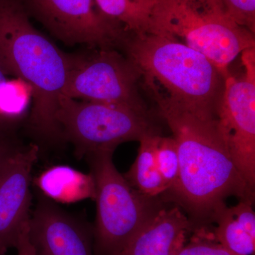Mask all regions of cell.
I'll list each match as a JSON object with an SVG mask.
<instances>
[{"mask_svg":"<svg viewBox=\"0 0 255 255\" xmlns=\"http://www.w3.org/2000/svg\"><path fill=\"white\" fill-rule=\"evenodd\" d=\"M31 87L21 80H10L0 68V139L13 140L16 130L28 118Z\"/></svg>","mask_w":255,"mask_h":255,"instance_id":"15","label":"cell"},{"mask_svg":"<svg viewBox=\"0 0 255 255\" xmlns=\"http://www.w3.org/2000/svg\"><path fill=\"white\" fill-rule=\"evenodd\" d=\"M33 16L67 46L120 48L128 32L101 12L95 0H20Z\"/></svg>","mask_w":255,"mask_h":255,"instance_id":"9","label":"cell"},{"mask_svg":"<svg viewBox=\"0 0 255 255\" xmlns=\"http://www.w3.org/2000/svg\"><path fill=\"white\" fill-rule=\"evenodd\" d=\"M159 135L150 134L139 141L140 147L135 162L128 172L124 174L134 189L151 198L168 191L156 160V144Z\"/></svg>","mask_w":255,"mask_h":255,"instance_id":"16","label":"cell"},{"mask_svg":"<svg viewBox=\"0 0 255 255\" xmlns=\"http://www.w3.org/2000/svg\"><path fill=\"white\" fill-rule=\"evenodd\" d=\"M0 255H1V254H0Z\"/></svg>","mask_w":255,"mask_h":255,"instance_id":"23","label":"cell"},{"mask_svg":"<svg viewBox=\"0 0 255 255\" xmlns=\"http://www.w3.org/2000/svg\"><path fill=\"white\" fill-rule=\"evenodd\" d=\"M252 204L241 201L233 207L224 205L211 219L217 223L214 239L233 255L255 254V214Z\"/></svg>","mask_w":255,"mask_h":255,"instance_id":"13","label":"cell"},{"mask_svg":"<svg viewBox=\"0 0 255 255\" xmlns=\"http://www.w3.org/2000/svg\"><path fill=\"white\" fill-rule=\"evenodd\" d=\"M39 146H20L0 167V254L15 248L31 216V172Z\"/></svg>","mask_w":255,"mask_h":255,"instance_id":"10","label":"cell"},{"mask_svg":"<svg viewBox=\"0 0 255 255\" xmlns=\"http://www.w3.org/2000/svg\"><path fill=\"white\" fill-rule=\"evenodd\" d=\"M92 49L71 54V67L62 95L150 113L139 90L141 78L135 64L115 48Z\"/></svg>","mask_w":255,"mask_h":255,"instance_id":"7","label":"cell"},{"mask_svg":"<svg viewBox=\"0 0 255 255\" xmlns=\"http://www.w3.org/2000/svg\"><path fill=\"white\" fill-rule=\"evenodd\" d=\"M244 73L225 78L216 112L218 130L242 177L255 184V47L241 53Z\"/></svg>","mask_w":255,"mask_h":255,"instance_id":"8","label":"cell"},{"mask_svg":"<svg viewBox=\"0 0 255 255\" xmlns=\"http://www.w3.org/2000/svg\"><path fill=\"white\" fill-rule=\"evenodd\" d=\"M158 0H95L101 12L132 34L150 30L154 9Z\"/></svg>","mask_w":255,"mask_h":255,"instance_id":"17","label":"cell"},{"mask_svg":"<svg viewBox=\"0 0 255 255\" xmlns=\"http://www.w3.org/2000/svg\"><path fill=\"white\" fill-rule=\"evenodd\" d=\"M192 229L179 207L159 208L116 255H177Z\"/></svg>","mask_w":255,"mask_h":255,"instance_id":"12","label":"cell"},{"mask_svg":"<svg viewBox=\"0 0 255 255\" xmlns=\"http://www.w3.org/2000/svg\"><path fill=\"white\" fill-rule=\"evenodd\" d=\"M177 255H235L228 251L211 234L206 235L202 230L197 231L190 243L184 245Z\"/></svg>","mask_w":255,"mask_h":255,"instance_id":"19","label":"cell"},{"mask_svg":"<svg viewBox=\"0 0 255 255\" xmlns=\"http://www.w3.org/2000/svg\"><path fill=\"white\" fill-rule=\"evenodd\" d=\"M20 0H0V68L31 87L27 124L37 140L63 142L55 114L68 80L71 54L33 26Z\"/></svg>","mask_w":255,"mask_h":255,"instance_id":"2","label":"cell"},{"mask_svg":"<svg viewBox=\"0 0 255 255\" xmlns=\"http://www.w3.org/2000/svg\"><path fill=\"white\" fill-rule=\"evenodd\" d=\"M114 151L85 156L96 184L95 255H116L159 209L129 184L113 162Z\"/></svg>","mask_w":255,"mask_h":255,"instance_id":"5","label":"cell"},{"mask_svg":"<svg viewBox=\"0 0 255 255\" xmlns=\"http://www.w3.org/2000/svg\"><path fill=\"white\" fill-rule=\"evenodd\" d=\"M28 234L36 255H95L93 233L42 195L31 213Z\"/></svg>","mask_w":255,"mask_h":255,"instance_id":"11","label":"cell"},{"mask_svg":"<svg viewBox=\"0 0 255 255\" xmlns=\"http://www.w3.org/2000/svg\"><path fill=\"white\" fill-rule=\"evenodd\" d=\"M19 147L14 140L0 139V167Z\"/></svg>","mask_w":255,"mask_h":255,"instance_id":"22","label":"cell"},{"mask_svg":"<svg viewBox=\"0 0 255 255\" xmlns=\"http://www.w3.org/2000/svg\"><path fill=\"white\" fill-rule=\"evenodd\" d=\"M205 55L224 78L239 55L255 47V34L236 23L219 0H158L150 30Z\"/></svg>","mask_w":255,"mask_h":255,"instance_id":"4","label":"cell"},{"mask_svg":"<svg viewBox=\"0 0 255 255\" xmlns=\"http://www.w3.org/2000/svg\"><path fill=\"white\" fill-rule=\"evenodd\" d=\"M28 222L25 225L18 236L15 246V248L17 250V255H36L28 238Z\"/></svg>","mask_w":255,"mask_h":255,"instance_id":"21","label":"cell"},{"mask_svg":"<svg viewBox=\"0 0 255 255\" xmlns=\"http://www.w3.org/2000/svg\"><path fill=\"white\" fill-rule=\"evenodd\" d=\"M63 142L82 158L98 151H114L124 142L158 133L150 113L116 104L78 100L61 95L55 114Z\"/></svg>","mask_w":255,"mask_h":255,"instance_id":"6","label":"cell"},{"mask_svg":"<svg viewBox=\"0 0 255 255\" xmlns=\"http://www.w3.org/2000/svg\"><path fill=\"white\" fill-rule=\"evenodd\" d=\"M120 48L135 64L154 102L216 118L225 78L205 55L154 33H128Z\"/></svg>","mask_w":255,"mask_h":255,"instance_id":"3","label":"cell"},{"mask_svg":"<svg viewBox=\"0 0 255 255\" xmlns=\"http://www.w3.org/2000/svg\"><path fill=\"white\" fill-rule=\"evenodd\" d=\"M155 103L177 143L179 179L170 191L177 200L199 218L211 219L228 196L253 203L254 190L233 162L216 118L201 117L164 102Z\"/></svg>","mask_w":255,"mask_h":255,"instance_id":"1","label":"cell"},{"mask_svg":"<svg viewBox=\"0 0 255 255\" xmlns=\"http://www.w3.org/2000/svg\"><path fill=\"white\" fill-rule=\"evenodd\" d=\"M35 184L42 196L55 203L95 200L96 184L91 172L86 174L65 164L46 169L35 179Z\"/></svg>","mask_w":255,"mask_h":255,"instance_id":"14","label":"cell"},{"mask_svg":"<svg viewBox=\"0 0 255 255\" xmlns=\"http://www.w3.org/2000/svg\"><path fill=\"white\" fill-rule=\"evenodd\" d=\"M238 24L255 33V0H219Z\"/></svg>","mask_w":255,"mask_h":255,"instance_id":"20","label":"cell"},{"mask_svg":"<svg viewBox=\"0 0 255 255\" xmlns=\"http://www.w3.org/2000/svg\"><path fill=\"white\" fill-rule=\"evenodd\" d=\"M156 160L161 175L172 191L179 179V159L177 143L173 137H157L155 148Z\"/></svg>","mask_w":255,"mask_h":255,"instance_id":"18","label":"cell"}]
</instances>
